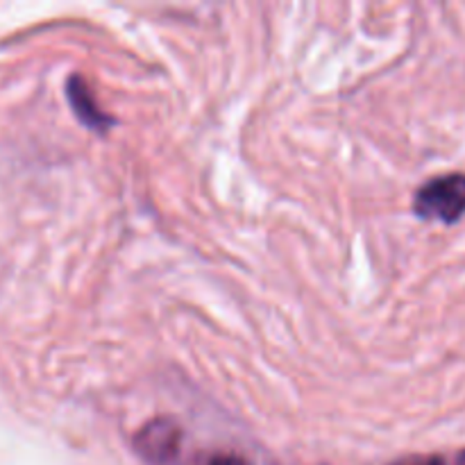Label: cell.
<instances>
[{
  "instance_id": "1",
  "label": "cell",
  "mask_w": 465,
  "mask_h": 465,
  "mask_svg": "<svg viewBox=\"0 0 465 465\" xmlns=\"http://www.w3.org/2000/svg\"><path fill=\"white\" fill-rule=\"evenodd\" d=\"M413 212L422 221H439L445 225L461 221L465 213V175L450 173V175L434 177L420 186L413 198Z\"/></svg>"
},
{
  "instance_id": "2",
  "label": "cell",
  "mask_w": 465,
  "mask_h": 465,
  "mask_svg": "<svg viewBox=\"0 0 465 465\" xmlns=\"http://www.w3.org/2000/svg\"><path fill=\"white\" fill-rule=\"evenodd\" d=\"M180 427L173 420H168V418H159V420L148 422V425L143 427V431L139 434V439H136L141 454H143L148 461L157 465L171 461V459L180 452Z\"/></svg>"
},
{
  "instance_id": "3",
  "label": "cell",
  "mask_w": 465,
  "mask_h": 465,
  "mask_svg": "<svg viewBox=\"0 0 465 465\" xmlns=\"http://www.w3.org/2000/svg\"><path fill=\"white\" fill-rule=\"evenodd\" d=\"M68 100H71L77 118H80L86 127H91V130L104 132L112 125V118L104 116V114L100 112L98 104L94 103V95H91L89 86L84 84L82 77H71V82H68Z\"/></svg>"
},
{
  "instance_id": "4",
  "label": "cell",
  "mask_w": 465,
  "mask_h": 465,
  "mask_svg": "<svg viewBox=\"0 0 465 465\" xmlns=\"http://www.w3.org/2000/svg\"><path fill=\"white\" fill-rule=\"evenodd\" d=\"M393 465H445V459L440 457H409Z\"/></svg>"
},
{
  "instance_id": "5",
  "label": "cell",
  "mask_w": 465,
  "mask_h": 465,
  "mask_svg": "<svg viewBox=\"0 0 465 465\" xmlns=\"http://www.w3.org/2000/svg\"><path fill=\"white\" fill-rule=\"evenodd\" d=\"M209 465H248L239 457H216Z\"/></svg>"
},
{
  "instance_id": "6",
  "label": "cell",
  "mask_w": 465,
  "mask_h": 465,
  "mask_svg": "<svg viewBox=\"0 0 465 465\" xmlns=\"http://www.w3.org/2000/svg\"><path fill=\"white\" fill-rule=\"evenodd\" d=\"M457 465H465V450L461 454H459V459H457Z\"/></svg>"
}]
</instances>
